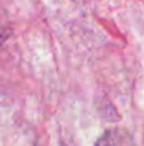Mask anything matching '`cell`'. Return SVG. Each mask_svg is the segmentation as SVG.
<instances>
[{"instance_id":"6da1fadb","label":"cell","mask_w":144,"mask_h":146,"mask_svg":"<svg viewBox=\"0 0 144 146\" xmlns=\"http://www.w3.org/2000/svg\"><path fill=\"white\" fill-rule=\"evenodd\" d=\"M95 146H137L132 133L123 128L107 129L97 141Z\"/></svg>"},{"instance_id":"7a4b0ae2","label":"cell","mask_w":144,"mask_h":146,"mask_svg":"<svg viewBox=\"0 0 144 146\" xmlns=\"http://www.w3.org/2000/svg\"><path fill=\"white\" fill-rule=\"evenodd\" d=\"M11 36V23L7 11L0 4V47L10 38Z\"/></svg>"}]
</instances>
